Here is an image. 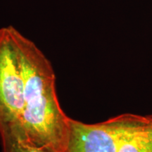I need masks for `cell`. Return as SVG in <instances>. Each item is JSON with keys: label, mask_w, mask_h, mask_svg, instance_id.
I'll list each match as a JSON object with an SVG mask.
<instances>
[{"label": "cell", "mask_w": 152, "mask_h": 152, "mask_svg": "<svg viewBox=\"0 0 152 152\" xmlns=\"http://www.w3.org/2000/svg\"><path fill=\"white\" fill-rule=\"evenodd\" d=\"M23 82L22 126L28 138L52 152H65L70 118L61 107L52 64L36 45L14 28Z\"/></svg>", "instance_id": "cell-1"}, {"label": "cell", "mask_w": 152, "mask_h": 152, "mask_svg": "<svg viewBox=\"0 0 152 152\" xmlns=\"http://www.w3.org/2000/svg\"><path fill=\"white\" fill-rule=\"evenodd\" d=\"M14 29L0 28V132L22 125L23 82Z\"/></svg>", "instance_id": "cell-2"}, {"label": "cell", "mask_w": 152, "mask_h": 152, "mask_svg": "<svg viewBox=\"0 0 152 152\" xmlns=\"http://www.w3.org/2000/svg\"><path fill=\"white\" fill-rule=\"evenodd\" d=\"M136 115L120 114L94 124L70 118V132L65 152H117L123 134Z\"/></svg>", "instance_id": "cell-3"}, {"label": "cell", "mask_w": 152, "mask_h": 152, "mask_svg": "<svg viewBox=\"0 0 152 152\" xmlns=\"http://www.w3.org/2000/svg\"><path fill=\"white\" fill-rule=\"evenodd\" d=\"M117 152H152V113L137 114L123 134Z\"/></svg>", "instance_id": "cell-4"}, {"label": "cell", "mask_w": 152, "mask_h": 152, "mask_svg": "<svg viewBox=\"0 0 152 152\" xmlns=\"http://www.w3.org/2000/svg\"><path fill=\"white\" fill-rule=\"evenodd\" d=\"M0 138L3 152H52L32 142L22 125L0 132Z\"/></svg>", "instance_id": "cell-5"}]
</instances>
